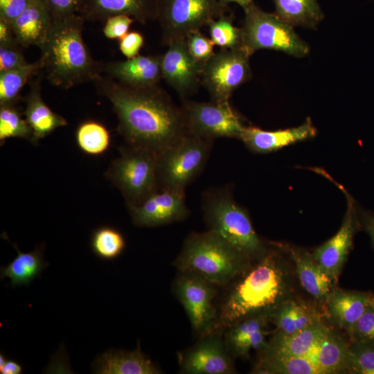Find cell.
Instances as JSON below:
<instances>
[{"mask_svg":"<svg viewBox=\"0 0 374 374\" xmlns=\"http://www.w3.org/2000/svg\"><path fill=\"white\" fill-rule=\"evenodd\" d=\"M6 360H7V358L6 357V356L2 353H0V368H1L4 365Z\"/></svg>","mask_w":374,"mask_h":374,"instance_id":"obj_49","label":"cell"},{"mask_svg":"<svg viewBox=\"0 0 374 374\" xmlns=\"http://www.w3.org/2000/svg\"><path fill=\"white\" fill-rule=\"evenodd\" d=\"M93 371L98 374H158L157 366L142 353L139 341L133 351L108 350L93 363Z\"/></svg>","mask_w":374,"mask_h":374,"instance_id":"obj_24","label":"cell"},{"mask_svg":"<svg viewBox=\"0 0 374 374\" xmlns=\"http://www.w3.org/2000/svg\"><path fill=\"white\" fill-rule=\"evenodd\" d=\"M93 82L112 105L128 145L159 154L188 134L181 107L158 85L133 88L101 75Z\"/></svg>","mask_w":374,"mask_h":374,"instance_id":"obj_1","label":"cell"},{"mask_svg":"<svg viewBox=\"0 0 374 374\" xmlns=\"http://www.w3.org/2000/svg\"><path fill=\"white\" fill-rule=\"evenodd\" d=\"M21 366L15 360L10 359H7L4 365L0 368L1 374H21Z\"/></svg>","mask_w":374,"mask_h":374,"instance_id":"obj_47","label":"cell"},{"mask_svg":"<svg viewBox=\"0 0 374 374\" xmlns=\"http://www.w3.org/2000/svg\"><path fill=\"white\" fill-rule=\"evenodd\" d=\"M214 140L187 134L158 154L160 189L185 190L202 171Z\"/></svg>","mask_w":374,"mask_h":374,"instance_id":"obj_8","label":"cell"},{"mask_svg":"<svg viewBox=\"0 0 374 374\" xmlns=\"http://www.w3.org/2000/svg\"><path fill=\"white\" fill-rule=\"evenodd\" d=\"M143 37L138 32L127 33L119 39V49L121 53L127 59L139 55L143 45Z\"/></svg>","mask_w":374,"mask_h":374,"instance_id":"obj_43","label":"cell"},{"mask_svg":"<svg viewBox=\"0 0 374 374\" xmlns=\"http://www.w3.org/2000/svg\"><path fill=\"white\" fill-rule=\"evenodd\" d=\"M249 259L213 231L191 233L175 261L180 272L196 274L215 286L224 285L247 269Z\"/></svg>","mask_w":374,"mask_h":374,"instance_id":"obj_4","label":"cell"},{"mask_svg":"<svg viewBox=\"0 0 374 374\" xmlns=\"http://www.w3.org/2000/svg\"><path fill=\"white\" fill-rule=\"evenodd\" d=\"M347 197V209L339 231L330 239L315 249L313 258L336 284L353 244L359 223L354 202Z\"/></svg>","mask_w":374,"mask_h":374,"instance_id":"obj_15","label":"cell"},{"mask_svg":"<svg viewBox=\"0 0 374 374\" xmlns=\"http://www.w3.org/2000/svg\"><path fill=\"white\" fill-rule=\"evenodd\" d=\"M30 0H0V18L10 23L27 8Z\"/></svg>","mask_w":374,"mask_h":374,"instance_id":"obj_44","label":"cell"},{"mask_svg":"<svg viewBox=\"0 0 374 374\" xmlns=\"http://www.w3.org/2000/svg\"><path fill=\"white\" fill-rule=\"evenodd\" d=\"M134 20L125 15L110 16L105 20L103 34L107 38L119 39L127 33Z\"/></svg>","mask_w":374,"mask_h":374,"instance_id":"obj_41","label":"cell"},{"mask_svg":"<svg viewBox=\"0 0 374 374\" xmlns=\"http://www.w3.org/2000/svg\"><path fill=\"white\" fill-rule=\"evenodd\" d=\"M181 109L188 134L214 140L240 139L245 127L229 102H197L185 100Z\"/></svg>","mask_w":374,"mask_h":374,"instance_id":"obj_11","label":"cell"},{"mask_svg":"<svg viewBox=\"0 0 374 374\" xmlns=\"http://www.w3.org/2000/svg\"><path fill=\"white\" fill-rule=\"evenodd\" d=\"M75 141L83 152L96 156L102 154L109 148L110 135L103 124L94 121H87L77 128Z\"/></svg>","mask_w":374,"mask_h":374,"instance_id":"obj_33","label":"cell"},{"mask_svg":"<svg viewBox=\"0 0 374 374\" xmlns=\"http://www.w3.org/2000/svg\"><path fill=\"white\" fill-rule=\"evenodd\" d=\"M186 42L190 53L199 62H206L215 54V44L199 30L189 35Z\"/></svg>","mask_w":374,"mask_h":374,"instance_id":"obj_39","label":"cell"},{"mask_svg":"<svg viewBox=\"0 0 374 374\" xmlns=\"http://www.w3.org/2000/svg\"><path fill=\"white\" fill-rule=\"evenodd\" d=\"M219 1L225 6L229 3H235L240 6L243 9L246 8L253 2V0H219Z\"/></svg>","mask_w":374,"mask_h":374,"instance_id":"obj_48","label":"cell"},{"mask_svg":"<svg viewBox=\"0 0 374 374\" xmlns=\"http://www.w3.org/2000/svg\"><path fill=\"white\" fill-rule=\"evenodd\" d=\"M52 23L45 0H30L25 10L10 24L22 48L30 46L40 48L48 37Z\"/></svg>","mask_w":374,"mask_h":374,"instance_id":"obj_22","label":"cell"},{"mask_svg":"<svg viewBox=\"0 0 374 374\" xmlns=\"http://www.w3.org/2000/svg\"><path fill=\"white\" fill-rule=\"evenodd\" d=\"M162 55H137L125 61L102 64V73L124 85L147 88L158 85L161 75Z\"/></svg>","mask_w":374,"mask_h":374,"instance_id":"obj_17","label":"cell"},{"mask_svg":"<svg viewBox=\"0 0 374 374\" xmlns=\"http://www.w3.org/2000/svg\"><path fill=\"white\" fill-rule=\"evenodd\" d=\"M362 221L363 226L369 235L372 244L374 247V215L371 212L363 211Z\"/></svg>","mask_w":374,"mask_h":374,"instance_id":"obj_46","label":"cell"},{"mask_svg":"<svg viewBox=\"0 0 374 374\" xmlns=\"http://www.w3.org/2000/svg\"><path fill=\"white\" fill-rule=\"evenodd\" d=\"M41 69L39 60L13 70L0 72V106L14 105L24 84Z\"/></svg>","mask_w":374,"mask_h":374,"instance_id":"obj_32","label":"cell"},{"mask_svg":"<svg viewBox=\"0 0 374 374\" xmlns=\"http://www.w3.org/2000/svg\"><path fill=\"white\" fill-rule=\"evenodd\" d=\"M256 373L323 374L317 363L310 357H297L262 351Z\"/></svg>","mask_w":374,"mask_h":374,"instance_id":"obj_30","label":"cell"},{"mask_svg":"<svg viewBox=\"0 0 374 374\" xmlns=\"http://www.w3.org/2000/svg\"><path fill=\"white\" fill-rule=\"evenodd\" d=\"M202 209L209 230L250 260L267 253L247 211L235 202L228 188H210L204 192Z\"/></svg>","mask_w":374,"mask_h":374,"instance_id":"obj_5","label":"cell"},{"mask_svg":"<svg viewBox=\"0 0 374 374\" xmlns=\"http://www.w3.org/2000/svg\"><path fill=\"white\" fill-rule=\"evenodd\" d=\"M346 373L374 374V346L350 341Z\"/></svg>","mask_w":374,"mask_h":374,"instance_id":"obj_37","label":"cell"},{"mask_svg":"<svg viewBox=\"0 0 374 374\" xmlns=\"http://www.w3.org/2000/svg\"><path fill=\"white\" fill-rule=\"evenodd\" d=\"M350 341H359L374 346V309L370 305L348 333Z\"/></svg>","mask_w":374,"mask_h":374,"instance_id":"obj_38","label":"cell"},{"mask_svg":"<svg viewBox=\"0 0 374 374\" xmlns=\"http://www.w3.org/2000/svg\"><path fill=\"white\" fill-rule=\"evenodd\" d=\"M270 321L278 332L292 335L322 321L317 308L305 301L287 297L270 313Z\"/></svg>","mask_w":374,"mask_h":374,"instance_id":"obj_25","label":"cell"},{"mask_svg":"<svg viewBox=\"0 0 374 374\" xmlns=\"http://www.w3.org/2000/svg\"><path fill=\"white\" fill-rule=\"evenodd\" d=\"M19 44L0 45V72L19 68L27 64Z\"/></svg>","mask_w":374,"mask_h":374,"instance_id":"obj_40","label":"cell"},{"mask_svg":"<svg viewBox=\"0 0 374 374\" xmlns=\"http://www.w3.org/2000/svg\"><path fill=\"white\" fill-rule=\"evenodd\" d=\"M219 0H159L157 20L165 44L186 40L189 35L225 15Z\"/></svg>","mask_w":374,"mask_h":374,"instance_id":"obj_9","label":"cell"},{"mask_svg":"<svg viewBox=\"0 0 374 374\" xmlns=\"http://www.w3.org/2000/svg\"><path fill=\"white\" fill-rule=\"evenodd\" d=\"M244 10L242 47L249 55L260 49L281 51L296 57L309 53L310 46L296 33L294 27L275 13L263 11L253 2Z\"/></svg>","mask_w":374,"mask_h":374,"instance_id":"obj_6","label":"cell"},{"mask_svg":"<svg viewBox=\"0 0 374 374\" xmlns=\"http://www.w3.org/2000/svg\"><path fill=\"white\" fill-rule=\"evenodd\" d=\"M269 321V313H260L229 326L224 341L231 355L247 357L252 350H264L268 345L267 327Z\"/></svg>","mask_w":374,"mask_h":374,"instance_id":"obj_18","label":"cell"},{"mask_svg":"<svg viewBox=\"0 0 374 374\" xmlns=\"http://www.w3.org/2000/svg\"><path fill=\"white\" fill-rule=\"evenodd\" d=\"M12 244L17 255L7 266L1 267V279L6 277L10 278L12 287L28 285L49 265L44 260V245L42 244L32 251L23 253L15 244Z\"/></svg>","mask_w":374,"mask_h":374,"instance_id":"obj_28","label":"cell"},{"mask_svg":"<svg viewBox=\"0 0 374 374\" xmlns=\"http://www.w3.org/2000/svg\"><path fill=\"white\" fill-rule=\"evenodd\" d=\"M127 207L133 223L141 227H154L181 221L190 214L183 190L160 189L141 204Z\"/></svg>","mask_w":374,"mask_h":374,"instance_id":"obj_13","label":"cell"},{"mask_svg":"<svg viewBox=\"0 0 374 374\" xmlns=\"http://www.w3.org/2000/svg\"><path fill=\"white\" fill-rule=\"evenodd\" d=\"M373 294L334 288L325 303L330 320L349 333L370 305Z\"/></svg>","mask_w":374,"mask_h":374,"instance_id":"obj_23","label":"cell"},{"mask_svg":"<svg viewBox=\"0 0 374 374\" xmlns=\"http://www.w3.org/2000/svg\"><path fill=\"white\" fill-rule=\"evenodd\" d=\"M91 248L99 258L112 260L123 252L125 240L123 234L116 229L110 226H102L93 231Z\"/></svg>","mask_w":374,"mask_h":374,"instance_id":"obj_34","label":"cell"},{"mask_svg":"<svg viewBox=\"0 0 374 374\" xmlns=\"http://www.w3.org/2000/svg\"><path fill=\"white\" fill-rule=\"evenodd\" d=\"M159 0H83L78 11L84 19L104 21L125 15L142 24L157 19Z\"/></svg>","mask_w":374,"mask_h":374,"instance_id":"obj_19","label":"cell"},{"mask_svg":"<svg viewBox=\"0 0 374 374\" xmlns=\"http://www.w3.org/2000/svg\"><path fill=\"white\" fill-rule=\"evenodd\" d=\"M158 154L130 146L110 165L107 177L123 195L127 206L139 205L159 190Z\"/></svg>","mask_w":374,"mask_h":374,"instance_id":"obj_7","label":"cell"},{"mask_svg":"<svg viewBox=\"0 0 374 374\" xmlns=\"http://www.w3.org/2000/svg\"><path fill=\"white\" fill-rule=\"evenodd\" d=\"M250 56L242 47L222 48L204 63L201 84L212 100L229 102L233 91L251 78Z\"/></svg>","mask_w":374,"mask_h":374,"instance_id":"obj_10","label":"cell"},{"mask_svg":"<svg viewBox=\"0 0 374 374\" xmlns=\"http://www.w3.org/2000/svg\"><path fill=\"white\" fill-rule=\"evenodd\" d=\"M33 132L26 120L22 118L14 105L0 106V141L8 139L24 138L32 139Z\"/></svg>","mask_w":374,"mask_h":374,"instance_id":"obj_36","label":"cell"},{"mask_svg":"<svg viewBox=\"0 0 374 374\" xmlns=\"http://www.w3.org/2000/svg\"><path fill=\"white\" fill-rule=\"evenodd\" d=\"M231 355L219 332L214 331L183 355L181 371L188 374H231L235 372Z\"/></svg>","mask_w":374,"mask_h":374,"instance_id":"obj_16","label":"cell"},{"mask_svg":"<svg viewBox=\"0 0 374 374\" xmlns=\"http://www.w3.org/2000/svg\"><path fill=\"white\" fill-rule=\"evenodd\" d=\"M316 134V128L310 119L307 118L305 123L298 127L274 131L245 126L240 139L254 152L268 153L312 138Z\"/></svg>","mask_w":374,"mask_h":374,"instance_id":"obj_20","label":"cell"},{"mask_svg":"<svg viewBox=\"0 0 374 374\" xmlns=\"http://www.w3.org/2000/svg\"><path fill=\"white\" fill-rule=\"evenodd\" d=\"M168 46L161 57L162 78L186 99L197 90L204 63L192 56L186 40L174 41Z\"/></svg>","mask_w":374,"mask_h":374,"instance_id":"obj_14","label":"cell"},{"mask_svg":"<svg viewBox=\"0 0 374 374\" xmlns=\"http://www.w3.org/2000/svg\"><path fill=\"white\" fill-rule=\"evenodd\" d=\"M371 305L374 309V296H373L371 301Z\"/></svg>","mask_w":374,"mask_h":374,"instance_id":"obj_50","label":"cell"},{"mask_svg":"<svg viewBox=\"0 0 374 374\" xmlns=\"http://www.w3.org/2000/svg\"><path fill=\"white\" fill-rule=\"evenodd\" d=\"M287 272L278 257L265 253L244 271L222 304L218 324L229 326L247 317L270 313L287 296Z\"/></svg>","mask_w":374,"mask_h":374,"instance_id":"obj_3","label":"cell"},{"mask_svg":"<svg viewBox=\"0 0 374 374\" xmlns=\"http://www.w3.org/2000/svg\"><path fill=\"white\" fill-rule=\"evenodd\" d=\"M41 89V80L39 78L32 82L26 98L24 114L33 132V143L37 142L55 130L67 124L64 118L53 112L44 103Z\"/></svg>","mask_w":374,"mask_h":374,"instance_id":"obj_26","label":"cell"},{"mask_svg":"<svg viewBox=\"0 0 374 374\" xmlns=\"http://www.w3.org/2000/svg\"><path fill=\"white\" fill-rule=\"evenodd\" d=\"M330 329L322 321L292 335H284L276 331L268 341L267 347L262 351L308 357L317 362L315 355Z\"/></svg>","mask_w":374,"mask_h":374,"instance_id":"obj_21","label":"cell"},{"mask_svg":"<svg viewBox=\"0 0 374 374\" xmlns=\"http://www.w3.org/2000/svg\"><path fill=\"white\" fill-rule=\"evenodd\" d=\"M180 273L175 283V292L193 328L202 336L213 332L218 324L213 305L215 285L196 274Z\"/></svg>","mask_w":374,"mask_h":374,"instance_id":"obj_12","label":"cell"},{"mask_svg":"<svg viewBox=\"0 0 374 374\" xmlns=\"http://www.w3.org/2000/svg\"><path fill=\"white\" fill-rule=\"evenodd\" d=\"M208 26L210 38L215 45L226 49L242 46V29L233 25L231 16L224 15L211 21Z\"/></svg>","mask_w":374,"mask_h":374,"instance_id":"obj_35","label":"cell"},{"mask_svg":"<svg viewBox=\"0 0 374 374\" xmlns=\"http://www.w3.org/2000/svg\"><path fill=\"white\" fill-rule=\"evenodd\" d=\"M84 19L79 14L53 21L48 37L40 46L42 70L53 85L69 89L93 81L102 73V64L91 55L82 37Z\"/></svg>","mask_w":374,"mask_h":374,"instance_id":"obj_2","label":"cell"},{"mask_svg":"<svg viewBox=\"0 0 374 374\" xmlns=\"http://www.w3.org/2000/svg\"><path fill=\"white\" fill-rule=\"evenodd\" d=\"M275 14L292 27L314 29L323 19L317 0H273Z\"/></svg>","mask_w":374,"mask_h":374,"instance_id":"obj_29","label":"cell"},{"mask_svg":"<svg viewBox=\"0 0 374 374\" xmlns=\"http://www.w3.org/2000/svg\"><path fill=\"white\" fill-rule=\"evenodd\" d=\"M15 44L19 43L15 36L11 24L0 18V45Z\"/></svg>","mask_w":374,"mask_h":374,"instance_id":"obj_45","label":"cell"},{"mask_svg":"<svg viewBox=\"0 0 374 374\" xmlns=\"http://www.w3.org/2000/svg\"><path fill=\"white\" fill-rule=\"evenodd\" d=\"M289 254L303 288L316 300L325 303L336 285L304 249L290 247Z\"/></svg>","mask_w":374,"mask_h":374,"instance_id":"obj_27","label":"cell"},{"mask_svg":"<svg viewBox=\"0 0 374 374\" xmlns=\"http://www.w3.org/2000/svg\"><path fill=\"white\" fill-rule=\"evenodd\" d=\"M53 21L78 14L83 0H45Z\"/></svg>","mask_w":374,"mask_h":374,"instance_id":"obj_42","label":"cell"},{"mask_svg":"<svg viewBox=\"0 0 374 374\" xmlns=\"http://www.w3.org/2000/svg\"><path fill=\"white\" fill-rule=\"evenodd\" d=\"M349 344L330 329L315 355L323 374L346 373Z\"/></svg>","mask_w":374,"mask_h":374,"instance_id":"obj_31","label":"cell"}]
</instances>
